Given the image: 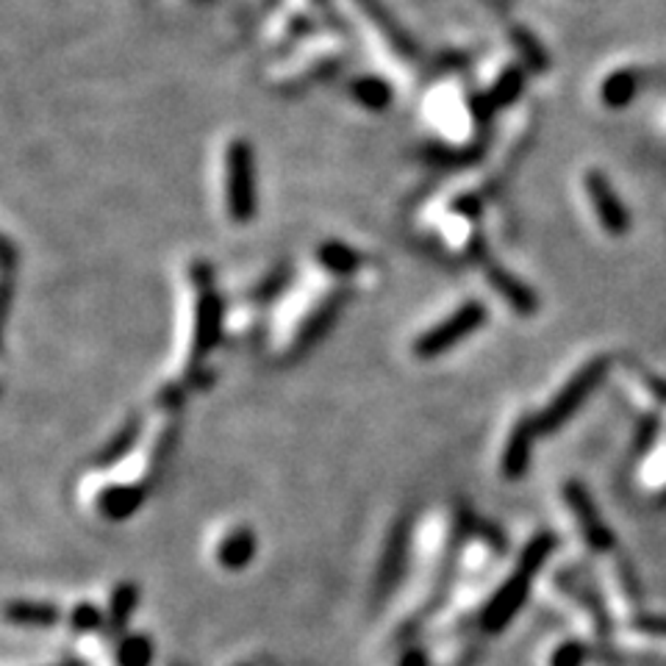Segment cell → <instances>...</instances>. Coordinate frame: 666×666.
I'll return each mask as SVG.
<instances>
[{
	"instance_id": "obj_18",
	"label": "cell",
	"mask_w": 666,
	"mask_h": 666,
	"mask_svg": "<svg viewBox=\"0 0 666 666\" xmlns=\"http://www.w3.org/2000/svg\"><path fill=\"white\" fill-rule=\"evenodd\" d=\"M139 433H143V420H139V417H134V420L125 422L123 431L111 439L109 447H106V451L98 456L100 467H111V464L123 461V458L134 451V444L139 442Z\"/></svg>"
},
{
	"instance_id": "obj_3",
	"label": "cell",
	"mask_w": 666,
	"mask_h": 666,
	"mask_svg": "<svg viewBox=\"0 0 666 666\" xmlns=\"http://www.w3.org/2000/svg\"><path fill=\"white\" fill-rule=\"evenodd\" d=\"M486 322V306L481 300H469L464 306H458L447 320L436 322L431 331H425L420 340L414 342V356L417 358H436L442 353H447L451 347H456L458 342L469 340L478 328Z\"/></svg>"
},
{
	"instance_id": "obj_2",
	"label": "cell",
	"mask_w": 666,
	"mask_h": 666,
	"mask_svg": "<svg viewBox=\"0 0 666 666\" xmlns=\"http://www.w3.org/2000/svg\"><path fill=\"white\" fill-rule=\"evenodd\" d=\"M225 206L239 225L256 214V159L247 139H234L225 153Z\"/></svg>"
},
{
	"instance_id": "obj_9",
	"label": "cell",
	"mask_w": 666,
	"mask_h": 666,
	"mask_svg": "<svg viewBox=\"0 0 666 666\" xmlns=\"http://www.w3.org/2000/svg\"><path fill=\"white\" fill-rule=\"evenodd\" d=\"M222 333V300L214 292H203L198 300V322H195V345H192V358L200 361L211 347L220 342Z\"/></svg>"
},
{
	"instance_id": "obj_6",
	"label": "cell",
	"mask_w": 666,
	"mask_h": 666,
	"mask_svg": "<svg viewBox=\"0 0 666 666\" xmlns=\"http://www.w3.org/2000/svg\"><path fill=\"white\" fill-rule=\"evenodd\" d=\"M408 522H400L392 528L386 544H383V558L378 567V592L386 594L397 587V580L403 578V569L408 562Z\"/></svg>"
},
{
	"instance_id": "obj_5",
	"label": "cell",
	"mask_w": 666,
	"mask_h": 666,
	"mask_svg": "<svg viewBox=\"0 0 666 666\" xmlns=\"http://www.w3.org/2000/svg\"><path fill=\"white\" fill-rule=\"evenodd\" d=\"M587 195L592 200V209L597 214L600 225L608 236H625L630 231V211L619 200L610 181L600 170H589L587 173Z\"/></svg>"
},
{
	"instance_id": "obj_25",
	"label": "cell",
	"mask_w": 666,
	"mask_h": 666,
	"mask_svg": "<svg viewBox=\"0 0 666 666\" xmlns=\"http://www.w3.org/2000/svg\"><path fill=\"white\" fill-rule=\"evenodd\" d=\"M400 666H428V661L422 653H406V658L400 661Z\"/></svg>"
},
{
	"instance_id": "obj_7",
	"label": "cell",
	"mask_w": 666,
	"mask_h": 666,
	"mask_svg": "<svg viewBox=\"0 0 666 666\" xmlns=\"http://www.w3.org/2000/svg\"><path fill=\"white\" fill-rule=\"evenodd\" d=\"M536 433H539L536 420L522 417V420L517 422V428L511 431V436H508L506 451H503V476H506L508 481H517V478H522L525 472H528Z\"/></svg>"
},
{
	"instance_id": "obj_1",
	"label": "cell",
	"mask_w": 666,
	"mask_h": 666,
	"mask_svg": "<svg viewBox=\"0 0 666 666\" xmlns=\"http://www.w3.org/2000/svg\"><path fill=\"white\" fill-rule=\"evenodd\" d=\"M553 547L555 539L550 536V533H542V536H536L522 550L514 575L497 589V592H494L492 603H489L486 610H483L481 619L483 630H489V633H499V630L506 628V625L517 617L519 608H522L525 600H528V592H531L533 578H536L539 569L544 567V562H547V555L553 553Z\"/></svg>"
},
{
	"instance_id": "obj_13",
	"label": "cell",
	"mask_w": 666,
	"mask_h": 666,
	"mask_svg": "<svg viewBox=\"0 0 666 666\" xmlns=\"http://www.w3.org/2000/svg\"><path fill=\"white\" fill-rule=\"evenodd\" d=\"M7 622L20 628H53L59 622V608L48 603H32V600H14L7 605Z\"/></svg>"
},
{
	"instance_id": "obj_21",
	"label": "cell",
	"mask_w": 666,
	"mask_h": 666,
	"mask_svg": "<svg viewBox=\"0 0 666 666\" xmlns=\"http://www.w3.org/2000/svg\"><path fill=\"white\" fill-rule=\"evenodd\" d=\"M153 661V644L148 636H125L118 648V666H150Z\"/></svg>"
},
{
	"instance_id": "obj_15",
	"label": "cell",
	"mask_w": 666,
	"mask_h": 666,
	"mask_svg": "<svg viewBox=\"0 0 666 666\" xmlns=\"http://www.w3.org/2000/svg\"><path fill=\"white\" fill-rule=\"evenodd\" d=\"M639 92V73L636 70H617L603 81L600 87V98L608 109H622Z\"/></svg>"
},
{
	"instance_id": "obj_23",
	"label": "cell",
	"mask_w": 666,
	"mask_h": 666,
	"mask_svg": "<svg viewBox=\"0 0 666 666\" xmlns=\"http://www.w3.org/2000/svg\"><path fill=\"white\" fill-rule=\"evenodd\" d=\"M70 625H73L78 633H92V630H98L100 625H103V614H100L95 605L81 603L75 605L73 614H70Z\"/></svg>"
},
{
	"instance_id": "obj_11",
	"label": "cell",
	"mask_w": 666,
	"mask_h": 666,
	"mask_svg": "<svg viewBox=\"0 0 666 666\" xmlns=\"http://www.w3.org/2000/svg\"><path fill=\"white\" fill-rule=\"evenodd\" d=\"M567 499H569V506H572L575 517H578L580 528H583V533H587L589 542H592L594 547H608L610 536H608V531H605L603 519L594 514V506H592V499H589V494L580 486H575V483H569Z\"/></svg>"
},
{
	"instance_id": "obj_17",
	"label": "cell",
	"mask_w": 666,
	"mask_h": 666,
	"mask_svg": "<svg viewBox=\"0 0 666 666\" xmlns=\"http://www.w3.org/2000/svg\"><path fill=\"white\" fill-rule=\"evenodd\" d=\"M317 259H320V264L325 267L328 272H333V275H350V272H356L358 264H361V256H358L353 247L342 245V242H325V245L320 247Z\"/></svg>"
},
{
	"instance_id": "obj_8",
	"label": "cell",
	"mask_w": 666,
	"mask_h": 666,
	"mask_svg": "<svg viewBox=\"0 0 666 666\" xmlns=\"http://www.w3.org/2000/svg\"><path fill=\"white\" fill-rule=\"evenodd\" d=\"M486 278L492 281L494 292H497V295L503 297V300H506L508 306L517 311V314H522V317L536 314V309H539L536 292H533L528 284H522L517 275H511V272L503 270V267L492 261V264H486Z\"/></svg>"
},
{
	"instance_id": "obj_26",
	"label": "cell",
	"mask_w": 666,
	"mask_h": 666,
	"mask_svg": "<svg viewBox=\"0 0 666 666\" xmlns=\"http://www.w3.org/2000/svg\"><path fill=\"white\" fill-rule=\"evenodd\" d=\"M64 666H78V664H64Z\"/></svg>"
},
{
	"instance_id": "obj_20",
	"label": "cell",
	"mask_w": 666,
	"mask_h": 666,
	"mask_svg": "<svg viewBox=\"0 0 666 666\" xmlns=\"http://www.w3.org/2000/svg\"><path fill=\"white\" fill-rule=\"evenodd\" d=\"M136 597H139V592H136L134 583H120V587L114 589V594H111V603H109L111 628L120 630L125 622H128L131 614L136 610Z\"/></svg>"
},
{
	"instance_id": "obj_16",
	"label": "cell",
	"mask_w": 666,
	"mask_h": 666,
	"mask_svg": "<svg viewBox=\"0 0 666 666\" xmlns=\"http://www.w3.org/2000/svg\"><path fill=\"white\" fill-rule=\"evenodd\" d=\"M350 95L356 103H361L370 111H383L392 103V98H395L392 87H388L383 78H378V75H361V78L353 81Z\"/></svg>"
},
{
	"instance_id": "obj_24",
	"label": "cell",
	"mask_w": 666,
	"mask_h": 666,
	"mask_svg": "<svg viewBox=\"0 0 666 666\" xmlns=\"http://www.w3.org/2000/svg\"><path fill=\"white\" fill-rule=\"evenodd\" d=\"M583 658H587V650H583V644L567 642L555 650L553 658H550V666H580L583 664Z\"/></svg>"
},
{
	"instance_id": "obj_4",
	"label": "cell",
	"mask_w": 666,
	"mask_h": 666,
	"mask_svg": "<svg viewBox=\"0 0 666 666\" xmlns=\"http://www.w3.org/2000/svg\"><path fill=\"white\" fill-rule=\"evenodd\" d=\"M605 370H608V361H605V358H597V361H592V365L583 367L578 375L569 378L567 386H564L562 392L555 395V400L550 403V406L536 417L539 433L558 431V428H562L564 422H567L569 417H572V414L578 411L583 403H587V397L592 395L594 386L603 381Z\"/></svg>"
},
{
	"instance_id": "obj_19",
	"label": "cell",
	"mask_w": 666,
	"mask_h": 666,
	"mask_svg": "<svg viewBox=\"0 0 666 666\" xmlns=\"http://www.w3.org/2000/svg\"><path fill=\"white\" fill-rule=\"evenodd\" d=\"M525 87V73L519 67H508L506 73L494 81V87L489 89L486 100L492 103V109H503V106H511L514 100L522 95Z\"/></svg>"
},
{
	"instance_id": "obj_22",
	"label": "cell",
	"mask_w": 666,
	"mask_h": 666,
	"mask_svg": "<svg viewBox=\"0 0 666 666\" xmlns=\"http://www.w3.org/2000/svg\"><path fill=\"white\" fill-rule=\"evenodd\" d=\"M514 39H517V50L522 53L528 70H533V73H544V70H547V55H544V50L539 48L536 39H533L528 32H514Z\"/></svg>"
},
{
	"instance_id": "obj_10",
	"label": "cell",
	"mask_w": 666,
	"mask_h": 666,
	"mask_svg": "<svg viewBox=\"0 0 666 666\" xmlns=\"http://www.w3.org/2000/svg\"><path fill=\"white\" fill-rule=\"evenodd\" d=\"M143 503H145L143 486H111L98 497V511L103 514L106 519H111V522H120V519L134 517Z\"/></svg>"
},
{
	"instance_id": "obj_12",
	"label": "cell",
	"mask_w": 666,
	"mask_h": 666,
	"mask_svg": "<svg viewBox=\"0 0 666 666\" xmlns=\"http://www.w3.org/2000/svg\"><path fill=\"white\" fill-rule=\"evenodd\" d=\"M256 555V536L250 528H236L229 536L222 539L220 547H217V562L225 569L236 572V569H245L247 564L254 562Z\"/></svg>"
},
{
	"instance_id": "obj_14",
	"label": "cell",
	"mask_w": 666,
	"mask_h": 666,
	"mask_svg": "<svg viewBox=\"0 0 666 666\" xmlns=\"http://www.w3.org/2000/svg\"><path fill=\"white\" fill-rule=\"evenodd\" d=\"M340 309H342V297H331L328 303H322L320 309L309 317V322L303 325L300 336H297V342H295V353H303V350H309V347H314L317 342L325 336L328 328L333 325V320L340 317Z\"/></svg>"
}]
</instances>
